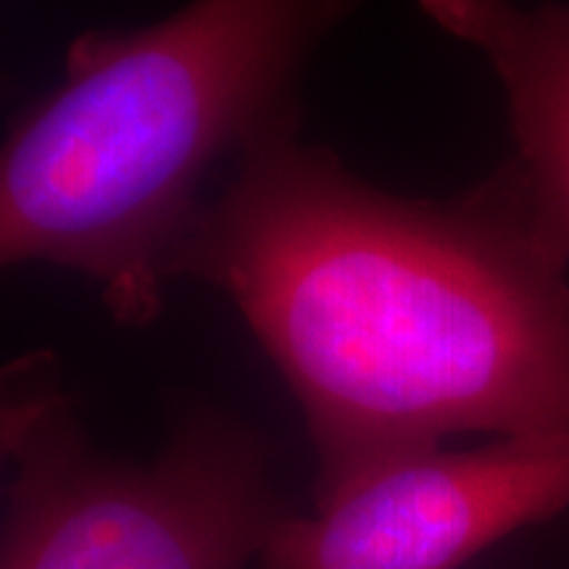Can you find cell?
Segmentation results:
<instances>
[{
  "label": "cell",
  "instance_id": "obj_3",
  "mask_svg": "<svg viewBox=\"0 0 569 569\" xmlns=\"http://www.w3.org/2000/svg\"><path fill=\"white\" fill-rule=\"evenodd\" d=\"M0 425L13 465L3 569H240L280 519L246 427L193 411L153 465L111 461L84 438L51 356L6 372Z\"/></svg>",
  "mask_w": 569,
  "mask_h": 569
},
{
  "label": "cell",
  "instance_id": "obj_2",
  "mask_svg": "<svg viewBox=\"0 0 569 569\" xmlns=\"http://www.w3.org/2000/svg\"><path fill=\"white\" fill-rule=\"evenodd\" d=\"M361 0H190L71 40L63 80L17 117L0 163V259L96 282L117 322L161 315L201 182L301 127L306 63Z\"/></svg>",
  "mask_w": 569,
  "mask_h": 569
},
{
  "label": "cell",
  "instance_id": "obj_4",
  "mask_svg": "<svg viewBox=\"0 0 569 569\" xmlns=\"http://www.w3.org/2000/svg\"><path fill=\"white\" fill-rule=\"evenodd\" d=\"M567 507V438L417 448L317 490L315 517L277 519L261 569H459Z\"/></svg>",
  "mask_w": 569,
  "mask_h": 569
},
{
  "label": "cell",
  "instance_id": "obj_5",
  "mask_svg": "<svg viewBox=\"0 0 569 569\" xmlns=\"http://www.w3.org/2000/svg\"><path fill=\"white\" fill-rule=\"evenodd\" d=\"M440 30L486 56L507 92L519 188L543 251L569 267V6L419 0Z\"/></svg>",
  "mask_w": 569,
  "mask_h": 569
},
{
  "label": "cell",
  "instance_id": "obj_1",
  "mask_svg": "<svg viewBox=\"0 0 569 569\" xmlns=\"http://www.w3.org/2000/svg\"><path fill=\"white\" fill-rule=\"evenodd\" d=\"M230 298L303 411L317 490L448 436L569 440V280L515 163L451 201L359 180L284 127L174 256Z\"/></svg>",
  "mask_w": 569,
  "mask_h": 569
}]
</instances>
